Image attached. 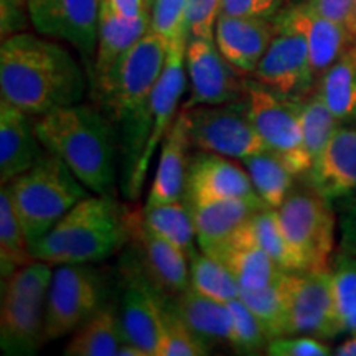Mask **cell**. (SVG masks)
I'll return each mask as SVG.
<instances>
[{"label":"cell","instance_id":"46","mask_svg":"<svg viewBox=\"0 0 356 356\" xmlns=\"http://www.w3.org/2000/svg\"><path fill=\"white\" fill-rule=\"evenodd\" d=\"M335 355H338V356H356V332L351 333V337L348 338V340H345L343 343L337 346Z\"/></svg>","mask_w":356,"mask_h":356},{"label":"cell","instance_id":"10","mask_svg":"<svg viewBox=\"0 0 356 356\" xmlns=\"http://www.w3.org/2000/svg\"><path fill=\"white\" fill-rule=\"evenodd\" d=\"M184 113L188 115L191 144L200 152L225 155L243 162L267 150L251 121L246 97L220 106H198Z\"/></svg>","mask_w":356,"mask_h":356},{"label":"cell","instance_id":"28","mask_svg":"<svg viewBox=\"0 0 356 356\" xmlns=\"http://www.w3.org/2000/svg\"><path fill=\"white\" fill-rule=\"evenodd\" d=\"M126 341L119 320V310L111 305H102L92 317L73 332L63 355L119 356V351Z\"/></svg>","mask_w":356,"mask_h":356},{"label":"cell","instance_id":"24","mask_svg":"<svg viewBox=\"0 0 356 356\" xmlns=\"http://www.w3.org/2000/svg\"><path fill=\"white\" fill-rule=\"evenodd\" d=\"M149 32L150 17L127 19L102 0L96 56L91 66L92 88L102 86L121 58Z\"/></svg>","mask_w":356,"mask_h":356},{"label":"cell","instance_id":"48","mask_svg":"<svg viewBox=\"0 0 356 356\" xmlns=\"http://www.w3.org/2000/svg\"><path fill=\"white\" fill-rule=\"evenodd\" d=\"M0 3H6V6H13V7H20V8H26V0H0Z\"/></svg>","mask_w":356,"mask_h":356},{"label":"cell","instance_id":"1","mask_svg":"<svg viewBox=\"0 0 356 356\" xmlns=\"http://www.w3.org/2000/svg\"><path fill=\"white\" fill-rule=\"evenodd\" d=\"M86 86L79 61L58 40L26 32L2 40L0 96L26 114L78 104Z\"/></svg>","mask_w":356,"mask_h":356},{"label":"cell","instance_id":"8","mask_svg":"<svg viewBox=\"0 0 356 356\" xmlns=\"http://www.w3.org/2000/svg\"><path fill=\"white\" fill-rule=\"evenodd\" d=\"M244 97L251 121L267 150L277 154L296 175L309 173L312 159L302 137L300 99L279 95L254 79H246Z\"/></svg>","mask_w":356,"mask_h":356},{"label":"cell","instance_id":"31","mask_svg":"<svg viewBox=\"0 0 356 356\" xmlns=\"http://www.w3.org/2000/svg\"><path fill=\"white\" fill-rule=\"evenodd\" d=\"M289 282L291 273H284L275 282L256 291H241V300L256 315L267 338L287 337L289 330Z\"/></svg>","mask_w":356,"mask_h":356},{"label":"cell","instance_id":"4","mask_svg":"<svg viewBox=\"0 0 356 356\" xmlns=\"http://www.w3.org/2000/svg\"><path fill=\"white\" fill-rule=\"evenodd\" d=\"M131 241L127 211L111 195H86L37 244L33 259L60 264H95Z\"/></svg>","mask_w":356,"mask_h":356},{"label":"cell","instance_id":"32","mask_svg":"<svg viewBox=\"0 0 356 356\" xmlns=\"http://www.w3.org/2000/svg\"><path fill=\"white\" fill-rule=\"evenodd\" d=\"M252 185L267 208H277L286 202L297 175L277 154L264 150L243 160Z\"/></svg>","mask_w":356,"mask_h":356},{"label":"cell","instance_id":"16","mask_svg":"<svg viewBox=\"0 0 356 356\" xmlns=\"http://www.w3.org/2000/svg\"><path fill=\"white\" fill-rule=\"evenodd\" d=\"M165 293L155 287L144 270L129 267L127 284L122 292L119 320L129 343L145 356H159L162 341Z\"/></svg>","mask_w":356,"mask_h":356},{"label":"cell","instance_id":"18","mask_svg":"<svg viewBox=\"0 0 356 356\" xmlns=\"http://www.w3.org/2000/svg\"><path fill=\"white\" fill-rule=\"evenodd\" d=\"M131 241L142 254L147 277L163 293L178 296L190 287V259L180 248L162 238L144 222L142 211H127Z\"/></svg>","mask_w":356,"mask_h":356},{"label":"cell","instance_id":"6","mask_svg":"<svg viewBox=\"0 0 356 356\" xmlns=\"http://www.w3.org/2000/svg\"><path fill=\"white\" fill-rule=\"evenodd\" d=\"M51 266L33 259L3 279L0 346L6 355H37L44 340V307Z\"/></svg>","mask_w":356,"mask_h":356},{"label":"cell","instance_id":"44","mask_svg":"<svg viewBox=\"0 0 356 356\" xmlns=\"http://www.w3.org/2000/svg\"><path fill=\"white\" fill-rule=\"evenodd\" d=\"M305 2L320 15L346 25L353 10L355 0H305Z\"/></svg>","mask_w":356,"mask_h":356},{"label":"cell","instance_id":"41","mask_svg":"<svg viewBox=\"0 0 356 356\" xmlns=\"http://www.w3.org/2000/svg\"><path fill=\"white\" fill-rule=\"evenodd\" d=\"M270 356H328L330 346L312 335H287L270 340L266 346Z\"/></svg>","mask_w":356,"mask_h":356},{"label":"cell","instance_id":"21","mask_svg":"<svg viewBox=\"0 0 356 356\" xmlns=\"http://www.w3.org/2000/svg\"><path fill=\"white\" fill-rule=\"evenodd\" d=\"M309 177L312 188L328 200L356 191V124H338Z\"/></svg>","mask_w":356,"mask_h":356},{"label":"cell","instance_id":"35","mask_svg":"<svg viewBox=\"0 0 356 356\" xmlns=\"http://www.w3.org/2000/svg\"><path fill=\"white\" fill-rule=\"evenodd\" d=\"M251 229L254 234L256 243L264 249L277 264L287 273H299L302 264L297 257L291 244H289L286 234L280 228L277 210L274 208H264L256 211L251 218Z\"/></svg>","mask_w":356,"mask_h":356},{"label":"cell","instance_id":"42","mask_svg":"<svg viewBox=\"0 0 356 356\" xmlns=\"http://www.w3.org/2000/svg\"><path fill=\"white\" fill-rule=\"evenodd\" d=\"M221 13V0H188L190 37L215 38V25Z\"/></svg>","mask_w":356,"mask_h":356},{"label":"cell","instance_id":"38","mask_svg":"<svg viewBox=\"0 0 356 356\" xmlns=\"http://www.w3.org/2000/svg\"><path fill=\"white\" fill-rule=\"evenodd\" d=\"M208 353L210 351L200 343L198 338L178 315L173 302L165 300L159 356H203Z\"/></svg>","mask_w":356,"mask_h":356},{"label":"cell","instance_id":"34","mask_svg":"<svg viewBox=\"0 0 356 356\" xmlns=\"http://www.w3.org/2000/svg\"><path fill=\"white\" fill-rule=\"evenodd\" d=\"M190 286L203 296L225 304L241 296V287L228 267L203 251H198L190 259Z\"/></svg>","mask_w":356,"mask_h":356},{"label":"cell","instance_id":"11","mask_svg":"<svg viewBox=\"0 0 356 356\" xmlns=\"http://www.w3.org/2000/svg\"><path fill=\"white\" fill-rule=\"evenodd\" d=\"M102 0H26L30 24L43 37L66 42L92 66Z\"/></svg>","mask_w":356,"mask_h":356},{"label":"cell","instance_id":"45","mask_svg":"<svg viewBox=\"0 0 356 356\" xmlns=\"http://www.w3.org/2000/svg\"><path fill=\"white\" fill-rule=\"evenodd\" d=\"M115 12L127 19H142L150 17V8L145 0H104Z\"/></svg>","mask_w":356,"mask_h":356},{"label":"cell","instance_id":"36","mask_svg":"<svg viewBox=\"0 0 356 356\" xmlns=\"http://www.w3.org/2000/svg\"><path fill=\"white\" fill-rule=\"evenodd\" d=\"M300 124H302V137H304V145L307 154L314 160L318 157L323 147L330 140L332 134L338 127V122L328 106L325 104L322 96L315 89L312 95L300 99Z\"/></svg>","mask_w":356,"mask_h":356},{"label":"cell","instance_id":"30","mask_svg":"<svg viewBox=\"0 0 356 356\" xmlns=\"http://www.w3.org/2000/svg\"><path fill=\"white\" fill-rule=\"evenodd\" d=\"M144 222L154 233L175 244L191 259L198 252L197 233H195L193 215L190 202L186 198L177 202L159 204H145L142 210Z\"/></svg>","mask_w":356,"mask_h":356},{"label":"cell","instance_id":"49","mask_svg":"<svg viewBox=\"0 0 356 356\" xmlns=\"http://www.w3.org/2000/svg\"><path fill=\"white\" fill-rule=\"evenodd\" d=\"M145 2H147V6H149V8H150V7H152V3H154V0H145Z\"/></svg>","mask_w":356,"mask_h":356},{"label":"cell","instance_id":"26","mask_svg":"<svg viewBox=\"0 0 356 356\" xmlns=\"http://www.w3.org/2000/svg\"><path fill=\"white\" fill-rule=\"evenodd\" d=\"M220 259L238 280L241 291H256L273 284L286 270L256 243L251 220L231 236L229 241L218 252Z\"/></svg>","mask_w":356,"mask_h":356},{"label":"cell","instance_id":"39","mask_svg":"<svg viewBox=\"0 0 356 356\" xmlns=\"http://www.w3.org/2000/svg\"><path fill=\"white\" fill-rule=\"evenodd\" d=\"M228 307L231 318H233L231 348L244 355H254L259 353L261 350H266L269 338H267L259 320L249 310V307L241 300V297L228 302Z\"/></svg>","mask_w":356,"mask_h":356},{"label":"cell","instance_id":"27","mask_svg":"<svg viewBox=\"0 0 356 356\" xmlns=\"http://www.w3.org/2000/svg\"><path fill=\"white\" fill-rule=\"evenodd\" d=\"M186 327L208 351L218 345H229L233 338V318L228 304L213 300L188 287L173 302Z\"/></svg>","mask_w":356,"mask_h":356},{"label":"cell","instance_id":"43","mask_svg":"<svg viewBox=\"0 0 356 356\" xmlns=\"http://www.w3.org/2000/svg\"><path fill=\"white\" fill-rule=\"evenodd\" d=\"M284 0H221V13L273 19L282 10Z\"/></svg>","mask_w":356,"mask_h":356},{"label":"cell","instance_id":"47","mask_svg":"<svg viewBox=\"0 0 356 356\" xmlns=\"http://www.w3.org/2000/svg\"><path fill=\"white\" fill-rule=\"evenodd\" d=\"M346 26H348V32L351 35V40L356 43V0L353 3V10H351V15H350V20L348 24H346Z\"/></svg>","mask_w":356,"mask_h":356},{"label":"cell","instance_id":"12","mask_svg":"<svg viewBox=\"0 0 356 356\" xmlns=\"http://www.w3.org/2000/svg\"><path fill=\"white\" fill-rule=\"evenodd\" d=\"M275 35L252 73V79L279 95L304 99L312 95L317 76L310 63L304 35L274 17Z\"/></svg>","mask_w":356,"mask_h":356},{"label":"cell","instance_id":"17","mask_svg":"<svg viewBox=\"0 0 356 356\" xmlns=\"http://www.w3.org/2000/svg\"><path fill=\"white\" fill-rule=\"evenodd\" d=\"M186 200H246L266 207L252 185L246 167L225 155L210 152H200L190 160Z\"/></svg>","mask_w":356,"mask_h":356},{"label":"cell","instance_id":"20","mask_svg":"<svg viewBox=\"0 0 356 356\" xmlns=\"http://www.w3.org/2000/svg\"><path fill=\"white\" fill-rule=\"evenodd\" d=\"M275 17L304 35L317 79L343 55L351 43L348 26L320 15L307 2L282 7Z\"/></svg>","mask_w":356,"mask_h":356},{"label":"cell","instance_id":"23","mask_svg":"<svg viewBox=\"0 0 356 356\" xmlns=\"http://www.w3.org/2000/svg\"><path fill=\"white\" fill-rule=\"evenodd\" d=\"M44 147L35 131L33 115L0 101V178L2 185L38 162Z\"/></svg>","mask_w":356,"mask_h":356},{"label":"cell","instance_id":"25","mask_svg":"<svg viewBox=\"0 0 356 356\" xmlns=\"http://www.w3.org/2000/svg\"><path fill=\"white\" fill-rule=\"evenodd\" d=\"M190 207L198 249L210 256H216L236 231L246 225L256 211L266 208L246 200L190 202Z\"/></svg>","mask_w":356,"mask_h":356},{"label":"cell","instance_id":"40","mask_svg":"<svg viewBox=\"0 0 356 356\" xmlns=\"http://www.w3.org/2000/svg\"><path fill=\"white\" fill-rule=\"evenodd\" d=\"M333 302L338 335H343V323L356 309V257H343L332 273Z\"/></svg>","mask_w":356,"mask_h":356},{"label":"cell","instance_id":"5","mask_svg":"<svg viewBox=\"0 0 356 356\" xmlns=\"http://www.w3.org/2000/svg\"><path fill=\"white\" fill-rule=\"evenodd\" d=\"M30 248L86 197L88 188L55 154L44 152L29 170L3 185Z\"/></svg>","mask_w":356,"mask_h":356},{"label":"cell","instance_id":"33","mask_svg":"<svg viewBox=\"0 0 356 356\" xmlns=\"http://www.w3.org/2000/svg\"><path fill=\"white\" fill-rule=\"evenodd\" d=\"M32 261L33 257L30 252L29 239H26L25 231L13 210L7 188L2 185V193H0V270H2V280Z\"/></svg>","mask_w":356,"mask_h":356},{"label":"cell","instance_id":"29","mask_svg":"<svg viewBox=\"0 0 356 356\" xmlns=\"http://www.w3.org/2000/svg\"><path fill=\"white\" fill-rule=\"evenodd\" d=\"M317 92L340 124L356 121V43L318 78Z\"/></svg>","mask_w":356,"mask_h":356},{"label":"cell","instance_id":"3","mask_svg":"<svg viewBox=\"0 0 356 356\" xmlns=\"http://www.w3.org/2000/svg\"><path fill=\"white\" fill-rule=\"evenodd\" d=\"M35 131L44 150L63 160L91 193L109 195L118 142L108 114L78 102L38 115Z\"/></svg>","mask_w":356,"mask_h":356},{"label":"cell","instance_id":"9","mask_svg":"<svg viewBox=\"0 0 356 356\" xmlns=\"http://www.w3.org/2000/svg\"><path fill=\"white\" fill-rule=\"evenodd\" d=\"M106 284L91 264H60L51 274L44 307V340H60L102 307Z\"/></svg>","mask_w":356,"mask_h":356},{"label":"cell","instance_id":"37","mask_svg":"<svg viewBox=\"0 0 356 356\" xmlns=\"http://www.w3.org/2000/svg\"><path fill=\"white\" fill-rule=\"evenodd\" d=\"M150 32L173 47H186L190 38L188 0H154L150 7Z\"/></svg>","mask_w":356,"mask_h":356},{"label":"cell","instance_id":"7","mask_svg":"<svg viewBox=\"0 0 356 356\" xmlns=\"http://www.w3.org/2000/svg\"><path fill=\"white\" fill-rule=\"evenodd\" d=\"M280 228L302 270H327L335 246V213L317 190L291 191L277 208Z\"/></svg>","mask_w":356,"mask_h":356},{"label":"cell","instance_id":"14","mask_svg":"<svg viewBox=\"0 0 356 356\" xmlns=\"http://www.w3.org/2000/svg\"><path fill=\"white\" fill-rule=\"evenodd\" d=\"M186 47L168 48L167 63L163 66L157 84H155L152 97H150V113H149V136L142 152L136 172L129 178L126 184V193L131 200H136L140 195L147 172L157 147L162 145L163 139L170 131L173 122L178 115L181 96L186 89V65H185Z\"/></svg>","mask_w":356,"mask_h":356},{"label":"cell","instance_id":"22","mask_svg":"<svg viewBox=\"0 0 356 356\" xmlns=\"http://www.w3.org/2000/svg\"><path fill=\"white\" fill-rule=\"evenodd\" d=\"M190 122L180 111L162 142L160 157L145 204H159L186 198V180L190 168Z\"/></svg>","mask_w":356,"mask_h":356},{"label":"cell","instance_id":"2","mask_svg":"<svg viewBox=\"0 0 356 356\" xmlns=\"http://www.w3.org/2000/svg\"><path fill=\"white\" fill-rule=\"evenodd\" d=\"M167 56L168 44L154 32L145 33L121 58L104 84L95 89L106 114L121 127L126 184L144 152L149 136L150 97Z\"/></svg>","mask_w":356,"mask_h":356},{"label":"cell","instance_id":"19","mask_svg":"<svg viewBox=\"0 0 356 356\" xmlns=\"http://www.w3.org/2000/svg\"><path fill=\"white\" fill-rule=\"evenodd\" d=\"M275 30L274 17L262 19L220 13L215 25V43L239 73L252 74L273 42Z\"/></svg>","mask_w":356,"mask_h":356},{"label":"cell","instance_id":"15","mask_svg":"<svg viewBox=\"0 0 356 356\" xmlns=\"http://www.w3.org/2000/svg\"><path fill=\"white\" fill-rule=\"evenodd\" d=\"M287 335L338 337L332 273L328 269L291 273Z\"/></svg>","mask_w":356,"mask_h":356},{"label":"cell","instance_id":"13","mask_svg":"<svg viewBox=\"0 0 356 356\" xmlns=\"http://www.w3.org/2000/svg\"><path fill=\"white\" fill-rule=\"evenodd\" d=\"M185 65L190 79V96L181 111L198 106H220L244 97L246 79L221 55L215 38L190 37Z\"/></svg>","mask_w":356,"mask_h":356}]
</instances>
